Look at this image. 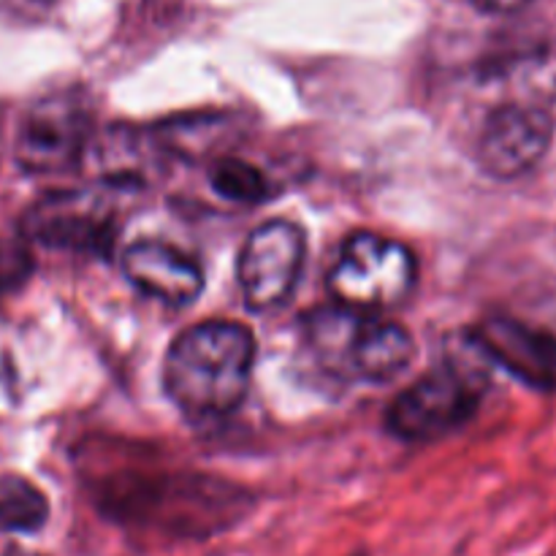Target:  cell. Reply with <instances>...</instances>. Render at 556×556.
I'll list each match as a JSON object with an SVG mask.
<instances>
[{
    "label": "cell",
    "mask_w": 556,
    "mask_h": 556,
    "mask_svg": "<svg viewBox=\"0 0 556 556\" xmlns=\"http://www.w3.org/2000/svg\"><path fill=\"white\" fill-rule=\"evenodd\" d=\"M144 467H109L92 486L96 503L123 525H147L185 538L220 532L248 505L244 494L231 483L193 472H161Z\"/></svg>",
    "instance_id": "cell-1"
},
{
    "label": "cell",
    "mask_w": 556,
    "mask_h": 556,
    "mask_svg": "<svg viewBox=\"0 0 556 556\" xmlns=\"http://www.w3.org/2000/svg\"><path fill=\"white\" fill-rule=\"evenodd\" d=\"M253 364L255 337L250 329L231 320H206L182 331L168 348L163 383L188 416H228L248 396Z\"/></svg>",
    "instance_id": "cell-2"
},
{
    "label": "cell",
    "mask_w": 556,
    "mask_h": 556,
    "mask_svg": "<svg viewBox=\"0 0 556 556\" xmlns=\"http://www.w3.org/2000/svg\"><path fill=\"white\" fill-rule=\"evenodd\" d=\"M307 342L326 369L367 383L400 378L416 356L413 337L402 326L340 304L309 315Z\"/></svg>",
    "instance_id": "cell-3"
},
{
    "label": "cell",
    "mask_w": 556,
    "mask_h": 556,
    "mask_svg": "<svg viewBox=\"0 0 556 556\" xmlns=\"http://www.w3.org/2000/svg\"><path fill=\"white\" fill-rule=\"evenodd\" d=\"M416 255L394 239L353 233L329 271V291L340 307L375 315L396 307L416 286Z\"/></svg>",
    "instance_id": "cell-4"
},
{
    "label": "cell",
    "mask_w": 556,
    "mask_h": 556,
    "mask_svg": "<svg viewBox=\"0 0 556 556\" xmlns=\"http://www.w3.org/2000/svg\"><path fill=\"white\" fill-rule=\"evenodd\" d=\"M483 369L445 362L402 391L389 407V429L402 440L424 443L465 427L481 405Z\"/></svg>",
    "instance_id": "cell-5"
},
{
    "label": "cell",
    "mask_w": 556,
    "mask_h": 556,
    "mask_svg": "<svg viewBox=\"0 0 556 556\" xmlns=\"http://www.w3.org/2000/svg\"><path fill=\"white\" fill-rule=\"evenodd\" d=\"M304 264V233L288 220L255 228L239 253V288L250 309L280 307L293 293Z\"/></svg>",
    "instance_id": "cell-6"
},
{
    "label": "cell",
    "mask_w": 556,
    "mask_h": 556,
    "mask_svg": "<svg viewBox=\"0 0 556 556\" xmlns=\"http://www.w3.org/2000/svg\"><path fill=\"white\" fill-rule=\"evenodd\" d=\"M90 139V114L71 96L41 98L16 134V163L27 174H58L74 166Z\"/></svg>",
    "instance_id": "cell-7"
},
{
    "label": "cell",
    "mask_w": 556,
    "mask_h": 556,
    "mask_svg": "<svg viewBox=\"0 0 556 556\" xmlns=\"http://www.w3.org/2000/svg\"><path fill=\"white\" fill-rule=\"evenodd\" d=\"M22 233L30 242L76 253H106L114 242L112 215L101 201L74 190L38 199L22 217Z\"/></svg>",
    "instance_id": "cell-8"
},
{
    "label": "cell",
    "mask_w": 556,
    "mask_h": 556,
    "mask_svg": "<svg viewBox=\"0 0 556 556\" xmlns=\"http://www.w3.org/2000/svg\"><path fill=\"white\" fill-rule=\"evenodd\" d=\"M554 123L543 109L500 106L489 114L478 139V163L497 179H516L532 172L552 147Z\"/></svg>",
    "instance_id": "cell-9"
},
{
    "label": "cell",
    "mask_w": 556,
    "mask_h": 556,
    "mask_svg": "<svg viewBox=\"0 0 556 556\" xmlns=\"http://www.w3.org/2000/svg\"><path fill=\"white\" fill-rule=\"evenodd\" d=\"M472 345L530 389H556V337L548 331L510 315H492L472 329Z\"/></svg>",
    "instance_id": "cell-10"
},
{
    "label": "cell",
    "mask_w": 556,
    "mask_h": 556,
    "mask_svg": "<svg viewBox=\"0 0 556 556\" xmlns=\"http://www.w3.org/2000/svg\"><path fill=\"white\" fill-rule=\"evenodd\" d=\"M123 271L141 293L172 307H188L204 291V271L163 242H136L125 250Z\"/></svg>",
    "instance_id": "cell-11"
},
{
    "label": "cell",
    "mask_w": 556,
    "mask_h": 556,
    "mask_svg": "<svg viewBox=\"0 0 556 556\" xmlns=\"http://www.w3.org/2000/svg\"><path fill=\"white\" fill-rule=\"evenodd\" d=\"M49 519L41 489L22 476H0V532H38Z\"/></svg>",
    "instance_id": "cell-12"
},
{
    "label": "cell",
    "mask_w": 556,
    "mask_h": 556,
    "mask_svg": "<svg viewBox=\"0 0 556 556\" xmlns=\"http://www.w3.org/2000/svg\"><path fill=\"white\" fill-rule=\"evenodd\" d=\"M212 188L217 195L237 204H261L269 199V182L264 174L239 157H220L210 172Z\"/></svg>",
    "instance_id": "cell-13"
},
{
    "label": "cell",
    "mask_w": 556,
    "mask_h": 556,
    "mask_svg": "<svg viewBox=\"0 0 556 556\" xmlns=\"http://www.w3.org/2000/svg\"><path fill=\"white\" fill-rule=\"evenodd\" d=\"M467 3L486 11V14H514V11H521L525 5H530L532 0H467Z\"/></svg>",
    "instance_id": "cell-14"
},
{
    "label": "cell",
    "mask_w": 556,
    "mask_h": 556,
    "mask_svg": "<svg viewBox=\"0 0 556 556\" xmlns=\"http://www.w3.org/2000/svg\"><path fill=\"white\" fill-rule=\"evenodd\" d=\"M11 11L22 16H41L54 5V0H5Z\"/></svg>",
    "instance_id": "cell-15"
},
{
    "label": "cell",
    "mask_w": 556,
    "mask_h": 556,
    "mask_svg": "<svg viewBox=\"0 0 556 556\" xmlns=\"http://www.w3.org/2000/svg\"><path fill=\"white\" fill-rule=\"evenodd\" d=\"M9 556H36V554H27V552H11Z\"/></svg>",
    "instance_id": "cell-16"
}]
</instances>
